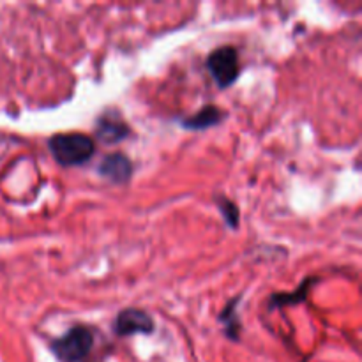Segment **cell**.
<instances>
[{
  "label": "cell",
  "instance_id": "cell-7",
  "mask_svg": "<svg viewBox=\"0 0 362 362\" xmlns=\"http://www.w3.org/2000/svg\"><path fill=\"white\" fill-rule=\"evenodd\" d=\"M219 120H221V112L216 106H207V108L198 112L194 117L184 120V126L189 127V129H204V127L214 126Z\"/></svg>",
  "mask_w": 362,
  "mask_h": 362
},
{
  "label": "cell",
  "instance_id": "cell-1",
  "mask_svg": "<svg viewBox=\"0 0 362 362\" xmlns=\"http://www.w3.org/2000/svg\"><path fill=\"white\" fill-rule=\"evenodd\" d=\"M94 141L81 133H62L49 138V151L53 158L66 166L81 165L94 154Z\"/></svg>",
  "mask_w": 362,
  "mask_h": 362
},
{
  "label": "cell",
  "instance_id": "cell-5",
  "mask_svg": "<svg viewBox=\"0 0 362 362\" xmlns=\"http://www.w3.org/2000/svg\"><path fill=\"white\" fill-rule=\"evenodd\" d=\"M133 172V166L131 161L124 154H112L108 158L103 159V163L99 165V173H101L105 179L112 180V182H126L131 177Z\"/></svg>",
  "mask_w": 362,
  "mask_h": 362
},
{
  "label": "cell",
  "instance_id": "cell-3",
  "mask_svg": "<svg viewBox=\"0 0 362 362\" xmlns=\"http://www.w3.org/2000/svg\"><path fill=\"white\" fill-rule=\"evenodd\" d=\"M207 67L221 88L230 87L239 76V57L232 46H223L209 55Z\"/></svg>",
  "mask_w": 362,
  "mask_h": 362
},
{
  "label": "cell",
  "instance_id": "cell-6",
  "mask_svg": "<svg viewBox=\"0 0 362 362\" xmlns=\"http://www.w3.org/2000/svg\"><path fill=\"white\" fill-rule=\"evenodd\" d=\"M129 134L126 122L119 119V115L113 113H105L101 119L98 120V136L106 144H115V141L122 140Z\"/></svg>",
  "mask_w": 362,
  "mask_h": 362
},
{
  "label": "cell",
  "instance_id": "cell-8",
  "mask_svg": "<svg viewBox=\"0 0 362 362\" xmlns=\"http://www.w3.org/2000/svg\"><path fill=\"white\" fill-rule=\"evenodd\" d=\"M221 211H225V216L228 218L230 225L235 226L237 225V207L233 204H230V202L226 200H221Z\"/></svg>",
  "mask_w": 362,
  "mask_h": 362
},
{
  "label": "cell",
  "instance_id": "cell-4",
  "mask_svg": "<svg viewBox=\"0 0 362 362\" xmlns=\"http://www.w3.org/2000/svg\"><path fill=\"white\" fill-rule=\"evenodd\" d=\"M154 329V322L147 313L140 310H126L117 317L115 332L120 336L145 334Z\"/></svg>",
  "mask_w": 362,
  "mask_h": 362
},
{
  "label": "cell",
  "instance_id": "cell-2",
  "mask_svg": "<svg viewBox=\"0 0 362 362\" xmlns=\"http://www.w3.org/2000/svg\"><path fill=\"white\" fill-rule=\"evenodd\" d=\"M92 343H94V338H92L90 329L78 325L53 343V352L62 362H80L90 352Z\"/></svg>",
  "mask_w": 362,
  "mask_h": 362
}]
</instances>
